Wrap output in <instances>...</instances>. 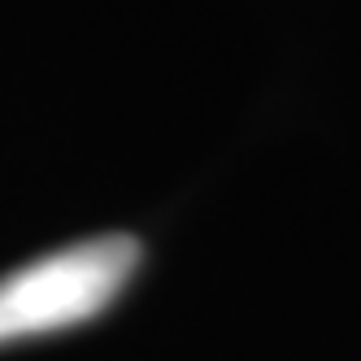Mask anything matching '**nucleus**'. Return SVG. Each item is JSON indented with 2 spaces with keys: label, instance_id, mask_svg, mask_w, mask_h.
<instances>
[{
  "label": "nucleus",
  "instance_id": "nucleus-1",
  "mask_svg": "<svg viewBox=\"0 0 361 361\" xmlns=\"http://www.w3.org/2000/svg\"><path fill=\"white\" fill-rule=\"evenodd\" d=\"M135 262L140 244L131 235H100L9 270L0 279V344L96 318L126 288Z\"/></svg>",
  "mask_w": 361,
  "mask_h": 361
}]
</instances>
